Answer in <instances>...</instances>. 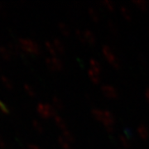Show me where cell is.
Listing matches in <instances>:
<instances>
[{"instance_id": "6da1fadb", "label": "cell", "mask_w": 149, "mask_h": 149, "mask_svg": "<svg viewBox=\"0 0 149 149\" xmlns=\"http://www.w3.org/2000/svg\"><path fill=\"white\" fill-rule=\"evenodd\" d=\"M91 113L96 120L100 121L105 127L108 133H113L114 130L115 118L111 112L100 109H93Z\"/></svg>"}, {"instance_id": "7a4b0ae2", "label": "cell", "mask_w": 149, "mask_h": 149, "mask_svg": "<svg viewBox=\"0 0 149 149\" xmlns=\"http://www.w3.org/2000/svg\"><path fill=\"white\" fill-rule=\"evenodd\" d=\"M101 52L103 56H104V58L106 59L107 61L109 64L113 65V67H115V68H118L119 67L120 64H119V61L118 60L117 56H115V54L113 53V50L109 46H107V45L103 46Z\"/></svg>"}, {"instance_id": "3957f363", "label": "cell", "mask_w": 149, "mask_h": 149, "mask_svg": "<svg viewBox=\"0 0 149 149\" xmlns=\"http://www.w3.org/2000/svg\"><path fill=\"white\" fill-rule=\"evenodd\" d=\"M101 92L103 95L111 100H116L118 98V92L117 89L110 85H103L101 86Z\"/></svg>"}, {"instance_id": "277c9868", "label": "cell", "mask_w": 149, "mask_h": 149, "mask_svg": "<svg viewBox=\"0 0 149 149\" xmlns=\"http://www.w3.org/2000/svg\"><path fill=\"white\" fill-rule=\"evenodd\" d=\"M137 133L139 134V137L143 140H146L149 138L148 128H147V126L144 124H140L137 128Z\"/></svg>"}, {"instance_id": "5b68a950", "label": "cell", "mask_w": 149, "mask_h": 149, "mask_svg": "<svg viewBox=\"0 0 149 149\" xmlns=\"http://www.w3.org/2000/svg\"><path fill=\"white\" fill-rule=\"evenodd\" d=\"M84 34H85V40H86V43H89L91 45H95L96 42V37L95 35L94 34V32L86 29L84 31Z\"/></svg>"}, {"instance_id": "8992f818", "label": "cell", "mask_w": 149, "mask_h": 149, "mask_svg": "<svg viewBox=\"0 0 149 149\" xmlns=\"http://www.w3.org/2000/svg\"><path fill=\"white\" fill-rule=\"evenodd\" d=\"M89 65H90V68L91 70L96 72L97 74H101V66L100 64L98 61H96L95 59H91L90 61H89Z\"/></svg>"}, {"instance_id": "52a82bcc", "label": "cell", "mask_w": 149, "mask_h": 149, "mask_svg": "<svg viewBox=\"0 0 149 149\" xmlns=\"http://www.w3.org/2000/svg\"><path fill=\"white\" fill-rule=\"evenodd\" d=\"M119 9H120V13H121L122 16L125 18V20H127V21L128 22L132 21V19H133L132 13H131L130 10L128 9L126 6H124V5L120 6Z\"/></svg>"}, {"instance_id": "ba28073f", "label": "cell", "mask_w": 149, "mask_h": 149, "mask_svg": "<svg viewBox=\"0 0 149 149\" xmlns=\"http://www.w3.org/2000/svg\"><path fill=\"white\" fill-rule=\"evenodd\" d=\"M88 13H89V16L91 18V20L95 22H99L100 21V17L99 15L98 12L96 10L95 8H88Z\"/></svg>"}, {"instance_id": "9c48e42d", "label": "cell", "mask_w": 149, "mask_h": 149, "mask_svg": "<svg viewBox=\"0 0 149 149\" xmlns=\"http://www.w3.org/2000/svg\"><path fill=\"white\" fill-rule=\"evenodd\" d=\"M133 3L135 4L140 10L143 11V12H145V11L148 10V8L149 7L148 2L144 1V0H133Z\"/></svg>"}, {"instance_id": "30bf717a", "label": "cell", "mask_w": 149, "mask_h": 149, "mask_svg": "<svg viewBox=\"0 0 149 149\" xmlns=\"http://www.w3.org/2000/svg\"><path fill=\"white\" fill-rule=\"evenodd\" d=\"M87 73H88V76L90 77V79L91 80V81L94 83V84H99L100 81V74H97L96 72L91 70V69H88L87 70Z\"/></svg>"}, {"instance_id": "8fae6325", "label": "cell", "mask_w": 149, "mask_h": 149, "mask_svg": "<svg viewBox=\"0 0 149 149\" xmlns=\"http://www.w3.org/2000/svg\"><path fill=\"white\" fill-rule=\"evenodd\" d=\"M118 139H119V142H120V144H121L122 148H123L124 149L130 148L131 143L129 141V139H128V136H126L125 134H122V135L119 136Z\"/></svg>"}, {"instance_id": "7c38bea8", "label": "cell", "mask_w": 149, "mask_h": 149, "mask_svg": "<svg viewBox=\"0 0 149 149\" xmlns=\"http://www.w3.org/2000/svg\"><path fill=\"white\" fill-rule=\"evenodd\" d=\"M62 134H63V138H64L65 140H67L69 143H74V135L72 134V133L70 131L69 129H65V130H63L62 131Z\"/></svg>"}, {"instance_id": "4fadbf2b", "label": "cell", "mask_w": 149, "mask_h": 149, "mask_svg": "<svg viewBox=\"0 0 149 149\" xmlns=\"http://www.w3.org/2000/svg\"><path fill=\"white\" fill-rule=\"evenodd\" d=\"M101 4L104 8H106L109 11H110V12H113V11L115 10V5H114V3L111 2V1H109V0H104V1H102L101 2Z\"/></svg>"}, {"instance_id": "5bb4252c", "label": "cell", "mask_w": 149, "mask_h": 149, "mask_svg": "<svg viewBox=\"0 0 149 149\" xmlns=\"http://www.w3.org/2000/svg\"><path fill=\"white\" fill-rule=\"evenodd\" d=\"M59 28L61 30V32H62V34L65 36V37H69L70 34V31L69 27H67V25H65V23H60L59 24Z\"/></svg>"}, {"instance_id": "9a60e30c", "label": "cell", "mask_w": 149, "mask_h": 149, "mask_svg": "<svg viewBox=\"0 0 149 149\" xmlns=\"http://www.w3.org/2000/svg\"><path fill=\"white\" fill-rule=\"evenodd\" d=\"M74 34H75V36L78 38L79 41H80L82 43H86V40H85L84 31H81L80 29H75Z\"/></svg>"}, {"instance_id": "2e32d148", "label": "cell", "mask_w": 149, "mask_h": 149, "mask_svg": "<svg viewBox=\"0 0 149 149\" xmlns=\"http://www.w3.org/2000/svg\"><path fill=\"white\" fill-rule=\"evenodd\" d=\"M59 143L61 145L63 149H72L71 146H70V143H69L67 140H65L63 137L59 138Z\"/></svg>"}, {"instance_id": "e0dca14e", "label": "cell", "mask_w": 149, "mask_h": 149, "mask_svg": "<svg viewBox=\"0 0 149 149\" xmlns=\"http://www.w3.org/2000/svg\"><path fill=\"white\" fill-rule=\"evenodd\" d=\"M55 46H56V47L58 50V52L60 53H65V49L64 44L61 42L60 40H58V39H56V40H55Z\"/></svg>"}, {"instance_id": "ac0fdd59", "label": "cell", "mask_w": 149, "mask_h": 149, "mask_svg": "<svg viewBox=\"0 0 149 149\" xmlns=\"http://www.w3.org/2000/svg\"><path fill=\"white\" fill-rule=\"evenodd\" d=\"M55 120H56V124L58 125L60 128L62 129V131H63V130H65V129H67V126H66L65 123V121L62 119V118H61L59 117V116H56V117L55 118Z\"/></svg>"}, {"instance_id": "d6986e66", "label": "cell", "mask_w": 149, "mask_h": 149, "mask_svg": "<svg viewBox=\"0 0 149 149\" xmlns=\"http://www.w3.org/2000/svg\"><path fill=\"white\" fill-rule=\"evenodd\" d=\"M108 26H109V30L111 31V32L114 35H117L118 32V30L117 26L115 25V23L113 22L109 21L108 22Z\"/></svg>"}, {"instance_id": "ffe728a7", "label": "cell", "mask_w": 149, "mask_h": 149, "mask_svg": "<svg viewBox=\"0 0 149 149\" xmlns=\"http://www.w3.org/2000/svg\"><path fill=\"white\" fill-rule=\"evenodd\" d=\"M54 102H55L56 105L58 107L59 109H60V108H62V106H63V104H62L61 101L59 99H57V98H55V99H54Z\"/></svg>"}, {"instance_id": "44dd1931", "label": "cell", "mask_w": 149, "mask_h": 149, "mask_svg": "<svg viewBox=\"0 0 149 149\" xmlns=\"http://www.w3.org/2000/svg\"><path fill=\"white\" fill-rule=\"evenodd\" d=\"M144 95H145V98H146L147 101L149 103V87H148V88H147V89H146V91H145V93H144Z\"/></svg>"}, {"instance_id": "7402d4cb", "label": "cell", "mask_w": 149, "mask_h": 149, "mask_svg": "<svg viewBox=\"0 0 149 149\" xmlns=\"http://www.w3.org/2000/svg\"><path fill=\"white\" fill-rule=\"evenodd\" d=\"M148 3H149V2H148Z\"/></svg>"}]
</instances>
